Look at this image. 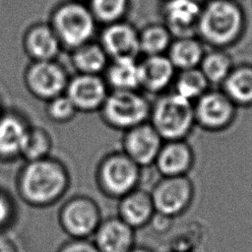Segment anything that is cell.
Segmentation results:
<instances>
[{"label": "cell", "instance_id": "6da1fadb", "mask_svg": "<svg viewBox=\"0 0 252 252\" xmlns=\"http://www.w3.org/2000/svg\"><path fill=\"white\" fill-rule=\"evenodd\" d=\"M71 181V173L65 162L49 156L24 161L16 173L15 190L24 204L44 209L65 198Z\"/></svg>", "mask_w": 252, "mask_h": 252}, {"label": "cell", "instance_id": "7a4b0ae2", "mask_svg": "<svg viewBox=\"0 0 252 252\" xmlns=\"http://www.w3.org/2000/svg\"><path fill=\"white\" fill-rule=\"evenodd\" d=\"M247 30V17L237 0H209L202 6L196 35L211 48L236 45Z\"/></svg>", "mask_w": 252, "mask_h": 252}, {"label": "cell", "instance_id": "3957f363", "mask_svg": "<svg viewBox=\"0 0 252 252\" xmlns=\"http://www.w3.org/2000/svg\"><path fill=\"white\" fill-rule=\"evenodd\" d=\"M48 24L63 50L67 52L94 39V35L98 32V25L88 4L74 0H65L56 4L49 14Z\"/></svg>", "mask_w": 252, "mask_h": 252}, {"label": "cell", "instance_id": "277c9868", "mask_svg": "<svg viewBox=\"0 0 252 252\" xmlns=\"http://www.w3.org/2000/svg\"><path fill=\"white\" fill-rule=\"evenodd\" d=\"M149 122L163 141L187 140L196 127L193 102L169 90L152 101Z\"/></svg>", "mask_w": 252, "mask_h": 252}, {"label": "cell", "instance_id": "5b68a950", "mask_svg": "<svg viewBox=\"0 0 252 252\" xmlns=\"http://www.w3.org/2000/svg\"><path fill=\"white\" fill-rule=\"evenodd\" d=\"M143 169L121 150L108 152L96 163L94 182L104 197L118 200L141 187Z\"/></svg>", "mask_w": 252, "mask_h": 252}, {"label": "cell", "instance_id": "8992f818", "mask_svg": "<svg viewBox=\"0 0 252 252\" xmlns=\"http://www.w3.org/2000/svg\"><path fill=\"white\" fill-rule=\"evenodd\" d=\"M151 104L141 90L110 91L98 113L107 127L123 133L149 121Z\"/></svg>", "mask_w": 252, "mask_h": 252}, {"label": "cell", "instance_id": "52a82bcc", "mask_svg": "<svg viewBox=\"0 0 252 252\" xmlns=\"http://www.w3.org/2000/svg\"><path fill=\"white\" fill-rule=\"evenodd\" d=\"M102 219L98 203L85 194L65 199L57 212L58 224L69 238H92Z\"/></svg>", "mask_w": 252, "mask_h": 252}, {"label": "cell", "instance_id": "ba28073f", "mask_svg": "<svg viewBox=\"0 0 252 252\" xmlns=\"http://www.w3.org/2000/svg\"><path fill=\"white\" fill-rule=\"evenodd\" d=\"M69 79V72L57 59L30 61L23 73V82L28 93L44 102L65 94Z\"/></svg>", "mask_w": 252, "mask_h": 252}, {"label": "cell", "instance_id": "9c48e42d", "mask_svg": "<svg viewBox=\"0 0 252 252\" xmlns=\"http://www.w3.org/2000/svg\"><path fill=\"white\" fill-rule=\"evenodd\" d=\"M150 193L156 212L177 219L190 209L195 186L189 175L160 176Z\"/></svg>", "mask_w": 252, "mask_h": 252}, {"label": "cell", "instance_id": "30bf717a", "mask_svg": "<svg viewBox=\"0 0 252 252\" xmlns=\"http://www.w3.org/2000/svg\"><path fill=\"white\" fill-rule=\"evenodd\" d=\"M237 106L220 88H210L193 102L195 124L207 132H221L235 121Z\"/></svg>", "mask_w": 252, "mask_h": 252}, {"label": "cell", "instance_id": "8fae6325", "mask_svg": "<svg viewBox=\"0 0 252 252\" xmlns=\"http://www.w3.org/2000/svg\"><path fill=\"white\" fill-rule=\"evenodd\" d=\"M110 90L101 75L75 73L70 76L65 94L78 112H98Z\"/></svg>", "mask_w": 252, "mask_h": 252}, {"label": "cell", "instance_id": "7c38bea8", "mask_svg": "<svg viewBox=\"0 0 252 252\" xmlns=\"http://www.w3.org/2000/svg\"><path fill=\"white\" fill-rule=\"evenodd\" d=\"M163 143L162 138L148 121L122 133L121 151L142 168L154 165Z\"/></svg>", "mask_w": 252, "mask_h": 252}, {"label": "cell", "instance_id": "4fadbf2b", "mask_svg": "<svg viewBox=\"0 0 252 252\" xmlns=\"http://www.w3.org/2000/svg\"><path fill=\"white\" fill-rule=\"evenodd\" d=\"M97 34L96 40L109 59L140 58L139 29L130 22L122 20L102 26Z\"/></svg>", "mask_w": 252, "mask_h": 252}, {"label": "cell", "instance_id": "5bb4252c", "mask_svg": "<svg viewBox=\"0 0 252 252\" xmlns=\"http://www.w3.org/2000/svg\"><path fill=\"white\" fill-rule=\"evenodd\" d=\"M139 89L158 95L171 90L177 70L166 54L147 55L138 59Z\"/></svg>", "mask_w": 252, "mask_h": 252}, {"label": "cell", "instance_id": "9a60e30c", "mask_svg": "<svg viewBox=\"0 0 252 252\" xmlns=\"http://www.w3.org/2000/svg\"><path fill=\"white\" fill-rule=\"evenodd\" d=\"M32 123L16 108H5L0 116V161L12 162L21 158V149Z\"/></svg>", "mask_w": 252, "mask_h": 252}, {"label": "cell", "instance_id": "2e32d148", "mask_svg": "<svg viewBox=\"0 0 252 252\" xmlns=\"http://www.w3.org/2000/svg\"><path fill=\"white\" fill-rule=\"evenodd\" d=\"M203 3L199 0H166L160 10L162 23L173 37L196 34Z\"/></svg>", "mask_w": 252, "mask_h": 252}, {"label": "cell", "instance_id": "e0dca14e", "mask_svg": "<svg viewBox=\"0 0 252 252\" xmlns=\"http://www.w3.org/2000/svg\"><path fill=\"white\" fill-rule=\"evenodd\" d=\"M22 47L30 61L55 60L63 51L48 22H36L30 25L24 32Z\"/></svg>", "mask_w": 252, "mask_h": 252}, {"label": "cell", "instance_id": "ac0fdd59", "mask_svg": "<svg viewBox=\"0 0 252 252\" xmlns=\"http://www.w3.org/2000/svg\"><path fill=\"white\" fill-rule=\"evenodd\" d=\"M195 163V153L187 140L163 141L154 165L160 176L189 175Z\"/></svg>", "mask_w": 252, "mask_h": 252}, {"label": "cell", "instance_id": "d6986e66", "mask_svg": "<svg viewBox=\"0 0 252 252\" xmlns=\"http://www.w3.org/2000/svg\"><path fill=\"white\" fill-rule=\"evenodd\" d=\"M99 252H128L136 245V230L117 216L103 218L92 236Z\"/></svg>", "mask_w": 252, "mask_h": 252}, {"label": "cell", "instance_id": "ffe728a7", "mask_svg": "<svg viewBox=\"0 0 252 252\" xmlns=\"http://www.w3.org/2000/svg\"><path fill=\"white\" fill-rule=\"evenodd\" d=\"M156 213L150 191L138 187L117 200V214L135 230L147 227Z\"/></svg>", "mask_w": 252, "mask_h": 252}, {"label": "cell", "instance_id": "44dd1931", "mask_svg": "<svg viewBox=\"0 0 252 252\" xmlns=\"http://www.w3.org/2000/svg\"><path fill=\"white\" fill-rule=\"evenodd\" d=\"M237 107L252 106V63L234 64L220 87Z\"/></svg>", "mask_w": 252, "mask_h": 252}, {"label": "cell", "instance_id": "7402d4cb", "mask_svg": "<svg viewBox=\"0 0 252 252\" xmlns=\"http://www.w3.org/2000/svg\"><path fill=\"white\" fill-rule=\"evenodd\" d=\"M205 46L196 34L173 37L166 56L177 71L197 68L206 52Z\"/></svg>", "mask_w": 252, "mask_h": 252}, {"label": "cell", "instance_id": "603a6c76", "mask_svg": "<svg viewBox=\"0 0 252 252\" xmlns=\"http://www.w3.org/2000/svg\"><path fill=\"white\" fill-rule=\"evenodd\" d=\"M68 53L71 66L80 74L102 75L110 60L96 39L88 41Z\"/></svg>", "mask_w": 252, "mask_h": 252}, {"label": "cell", "instance_id": "cb8c5ba5", "mask_svg": "<svg viewBox=\"0 0 252 252\" xmlns=\"http://www.w3.org/2000/svg\"><path fill=\"white\" fill-rule=\"evenodd\" d=\"M138 59L119 58L109 60L101 76L110 91L140 90Z\"/></svg>", "mask_w": 252, "mask_h": 252}, {"label": "cell", "instance_id": "d4e9b609", "mask_svg": "<svg viewBox=\"0 0 252 252\" xmlns=\"http://www.w3.org/2000/svg\"><path fill=\"white\" fill-rule=\"evenodd\" d=\"M232 56L227 49L211 48L206 50L199 69L211 86H220L230 73L234 66Z\"/></svg>", "mask_w": 252, "mask_h": 252}, {"label": "cell", "instance_id": "484cf974", "mask_svg": "<svg viewBox=\"0 0 252 252\" xmlns=\"http://www.w3.org/2000/svg\"><path fill=\"white\" fill-rule=\"evenodd\" d=\"M173 39L172 33L160 23H150L139 29V46L141 56L166 54Z\"/></svg>", "mask_w": 252, "mask_h": 252}, {"label": "cell", "instance_id": "4316f807", "mask_svg": "<svg viewBox=\"0 0 252 252\" xmlns=\"http://www.w3.org/2000/svg\"><path fill=\"white\" fill-rule=\"evenodd\" d=\"M53 139L42 126L31 124L21 149V158L24 161L35 160L51 156Z\"/></svg>", "mask_w": 252, "mask_h": 252}, {"label": "cell", "instance_id": "83f0119b", "mask_svg": "<svg viewBox=\"0 0 252 252\" xmlns=\"http://www.w3.org/2000/svg\"><path fill=\"white\" fill-rule=\"evenodd\" d=\"M210 88L211 85L199 67H197L177 71L171 87V91L194 102Z\"/></svg>", "mask_w": 252, "mask_h": 252}, {"label": "cell", "instance_id": "f1b7e54d", "mask_svg": "<svg viewBox=\"0 0 252 252\" xmlns=\"http://www.w3.org/2000/svg\"><path fill=\"white\" fill-rule=\"evenodd\" d=\"M205 236L203 225L197 221L183 224L170 234L168 250L171 252H197Z\"/></svg>", "mask_w": 252, "mask_h": 252}, {"label": "cell", "instance_id": "f546056e", "mask_svg": "<svg viewBox=\"0 0 252 252\" xmlns=\"http://www.w3.org/2000/svg\"><path fill=\"white\" fill-rule=\"evenodd\" d=\"M87 4L100 27L126 20L130 8V0H89Z\"/></svg>", "mask_w": 252, "mask_h": 252}, {"label": "cell", "instance_id": "4dcf8cb0", "mask_svg": "<svg viewBox=\"0 0 252 252\" xmlns=\"http://www.w3.org/2000/svg\"><path fill=\"white\" fill-rule=\"evenodd\" d=\"M78 113V110L65 94L45 102V115L55 124H67L71 122Z\"/></svg>", "mask_w": 252, "mask_h": 252}, {"label": "cell", "instance_id": "1f68e13d", "mask_svg": "<svg viewBox=\"0 0 252 252\" xmlns=\"http://www.w3.org/2000/svg\"><path fill=\"white\" fill-rule=\"evenodd\" d=\"M19 218V207L13 195L0 187V231H8Z\"/></svg>", "mask_w": 252, "mask_h": 252}, {"label": "cell", "instance_id": "d6a6232c", "mask_svg": "<svg viewBox=\"0 0 252 252\" xmlns=\"http://www.w3.org/2000/svg\"><path fill=\"white\" fill-rule=\"evenodd\" d=\"M56 252H99L92 238H68Z\"/></svg>", "mask_w": 252, "mask_h": 252}, {"label": "cell", "instance_id": "836d02e7", "mask_svg": "<svg viewBox=\"0 0 252 252\" xmlns=\"http://www.w3.org/2000/svg\"><path fill=\"white\" fill-rule=\"evenodd\" d=\"M174 220L175 219L171 217L156 212L152 217L148 226L152 229L154 233L158 235H164L172 231Z\"/></svg>", "mask_w": 252, "mask_h": 252}, {"label": "cell", "instance_id": "e575fe53", "mask_svg": "<svg viewBox=\"0 0 252 252\" xmlns=\"http://www.w3.org/2000/svg\"><path fill=\"white\" fill-rule=\"evenodd\" d=\"M0 252H21L18 241L8 231H0Z\"/></svg>", "mask_w": 252, "mask_h": 252}, {"label": "cell", "instance_id": "d590c367", "mask_svg": "<svg viewBox=\"0 0 252 252\" xmlns=\"http://www.w3.org/2000/svg\"><path fill=\"white\" fill-rule=\"evenodd\" d=\"M128 252H156L154 249L146 246V245H135Z\"/></svg>", "mask_w": 252, "mask_h": 252}, {"label": "cell", "instance_id": "8d00e7d4", "mask_svg": "<svg viewBox=\"0 0 252 252\" xmlns=\"http://www.w3.org/2000/svg\"><path fill=\"white\" fill-rule=\"evenodd\" d=\"M4 107H3V103H2V100H1V98H0V116H1V114L3 113V111H4Z\"/></svg>", "mask_w": 252, "mask_h": 252}, {"label": "cell", "instance_id": "74e56055", "mask_svg": "<svg viewBox=\"0 0 252 252\" xmlns=\"http://www.w3.org/2000/svg\"><path fill=\"white\" fill-rule=\"evenodd\" d=\"M74 1H78V2H83V3H88L89 0H74Z\"/></svg>", "mask_w": 252, "mask_h": 252}, {"label": "cell", "instance_id": "f35d334b", "mask_svg": "<svg viewBox=\"0 0 252 252\" xmlns=\"http://www.w3.org/2000/svg\"><path fill=\"white\" fill-rule=\"evenodd\" d=\"M166 252H171V251H166Z\"/></svg>", "mask_w": 252, "mask_h": 252}, {"label": "cell", "instance_id": "ab89813d", "mask_svg": "<svg viewBox=\"0 0 252 252\" xmlns=\"http://www.w3.org/2000/svg\"><path fill=\"white\" fill-rule=\"evenodd\" d=\"M162 1H166V0H162Z\"/></svg>", "mask_w": 252, "mask_h": 252}, {"label": "cell", "instance_id": "60d3db41", "mask_svg": "<svg viewBox=\"0 0 252 252\" xmlns=\"http://www.w3.org/2000/svg\"><path fill=\"white\" fill-rule=\"evenodd\" d=\"M0 187H1V185H0Z\"/></svg>", "mask_w": 252, "mask_h": 252}]
</instances>
